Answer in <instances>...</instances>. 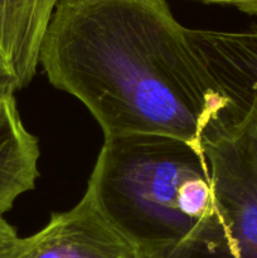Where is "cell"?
Listing matches in <instances>:
<instances>
[{
    "mask_svg": "<svg viewBox=\"0 0 257 258\" xmlns=\"http://www.w3.org/2000/svg\"><path fill=\"white\" fill-rule=\"evenodd\" d=\"M18 90H20V88L17 78L0 62V98L14 96L15 91Z\"/></svg>",
    "mask_w": 257,
    "mask_h": 258,
    "instance_id": "9",
    "label": "cell"
},
{
    "mask_svg": "<svg viewBox=\"0 0 257 258\" xmlns=\"http://www.w3.org/2000/svg\"><path fill=\"white\" fill-rule=\"evenodd\" d=\"M8 258H140L86 191L70 211L53 213L40 231L19 238Z\"/></svg>",
    "mask_w": 257,
    "mask_h": 258,
    "instance_id": "4",
    "label": "cell"
},
{
    "mask_svg": "<svg viewBox=\"0 0 257 258\" xmlns=\"http://www.w3.org/2000/svg\"><path fill=\"white\" fill-rule=\"evenodd\" d=\"M60 0H0V62L27 87L37 73L48 25Z\"/></svg>",
    "mask_w": 257,
    "mask_h": 258,
    "instance_id": "6",
    "label": "cell"
},
{
    "mask_svg": "<svg viewBox=\"0 0 257 258\" xmlns=\"http://www.w3.org/2000/svg\"><path fill=\"white\" fill-rule=\"evenodd\" d=\"M39 64L105 138L161 135L202 148L228 101L166 0H60Z\"/></svg>",
    "mask_w": 257,
    "mask_h": 258,
    "instance_id": "1",
    "label": "cell"
},
{
    "mask_svg": "<svg viewBox=\"0 0 257 258\" xmlns=\"http://www.w3.org/2000/svg\"><path fill=\"white\" fill-rule=\"evenodd\" d=\"M206 127L202 150L232 258H257V92Z\"/></svg>",
    "mask_w": 257,
    "mask_h": 258,
    "instance_id": "3",
    "label": "cell"
},
{
    "mask_svg": "<svg viewBox=\"0 0 257 258\" xmlns=\"http://www.w3.org/2000/svg\"><path fill=\"white\" fill-rule=\"evenodd\" d=\"M19 241L17 231L0 217V258H8Z\"/></svg>",
    "mask_w": 257,
    "mask_h": 258,
    "instance_id": "8",
    "label": "cell"
},
{
    "mask_svg": "<svg viewBox=\"0 0 257 258\" xmlns=\"http://www.w3.org/2000/svg\"><path fill=\"white\" fill-rule=\"evenodd\" d=\"M204 3H213V4H222L234 7L239 12H243L249 15L257 14V0H199Z\"/></svg>",
    "mask_w": 257,
    "mask_h": 258,
    "instance_id": "10",
    "label": "cell"
},
{
    "mask_svg": "<svg viewBox=\"0 0 257 258\" xmlns=\"http://www.w3.org/2000/svg\"><path fill=\"white\" fill-rule=\"evenodd\" d=\"M39 156V140L23 125L14 96L0 98V217L34 189Z\"/></svg>",
    "mask_w": 257,
    "mask_h": 258,
    "instance_id": "7",
    "label": "cell"
},
{
    "mask_svg": "<svg viewBox=\"0 0 257 258\" xmlns=\"http://www.w3.org/2000/svg\"><path fill=\"white\" fill-rule=\"evenodd\" d=\"M86 191L140 258H180L227 234L203 150L180 139L105 138Z\"/></svg>",
    "mask_w": 257,
    "mask_h": 258,
    "instance_id": "2",
    "label": "cell"
},
{
    "mask_svg": "<svg viewBox=\"0 0 257 258\" xmlns=\"http://www.w3.org/2000/svg\"><path fill=\"white\" fill-rule=\"evenodd\" d=\"M188 35L231 110L257 92V24L239 32L189 29Z\"/></svg>",
    "mask_w": 257,
    "mask_h": 258,
    "instance_id": "5",
    "label": "cell"
}]
</instances>
